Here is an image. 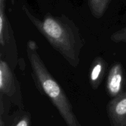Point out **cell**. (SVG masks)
Returning <instances> with one entry per match:
<instances>
[{
  "label": "cell",
  "mask_w": 126,
  "mask_h": 126,
  "mask_svg": "<svg viewBox=\"0 0 126 126\" xmlns=\"http://www.w3.org/2000/svg\"><path fill=\"white\" fill-rule=\"evenodd\" d=\"M11 102L7 97L0 94V126H9L12 119L10 114Z\"/></svg>",
  "instance_id": "ba28073f"
},
{
  "label": "cell",
  "mask_w": 126,
  "mask_h": 126,
  "mask_svg": "<svg viewBox=\"0 0 126 126\" xmlns=\"http://www.w3.org/2000/svg\"><path fill=\"white\" fill-rule=\"evenodd\" d=\"M23 11L49 44L73 67L79 64V55L84 43L79 28L65 16L46 15L40 20L34 16L25 6Z\"/></svg>",
  "instance_id": "6da1fadb"
},
{
  "label": "cell",
  "mask_w": 126,
  "mask_h": 126,
  "mask_svg": "<svg viewBox=\"0 0 126 126\" xmlns=\"http://www.w3.org/2000/svg\"><path fill=\"white\" fill-rule=\"evenodd\" d=\"M107 111L111 126H126V92L111 99Z\"/></svg>",
  "instance_id": "8992f818"
},
{
  "label": "cell",
  "mask_w": 126,
  "mask_h": 126,
  "mask_svg": "<svg viewBox=\"0 0 126 126\" xmlns=\"http://www.w3.org/2000/svg\"><path fill=\"white\" fill-rule=\"evenodd\" d=\"M5 0H0V59L15 70L18 57L13 30L6 16Z\"/></svg>",
  "instance_id": "3957f363"
},
{
  "label": "cell",
  "mask_w": 126,
  "mask_h": 126,
  "mask_svg": "<svg viewBox=\"0 0 126 126\" xmlns=\"http://www.w3.org/2000/svg\"><path fill=\"white\" fill-rule=\"evenodd\" d=\"M0 94L7 97L18 109L25 110L20 82L13 69L2 59H0Z\"/></svg>",
  "instance_id": "277c9868"
},
{
  "label": "cell",
  "mask_w": 126,
  "mask_h": 126,
  "mask_svg": "<svg viewBox=\"0 0 126 126\" xmlns=\"http://www.w3.org/2000/svg\"><path fill=\"white\" fill-rule=\"evenodd\" d=\"M112 0H88V4L92 16L97 18L103 17Z\"/></svg>",
  "instance_id": "9c48e42d"
},
{
  "label": "cell",
  "mask_w": 126,
  "mask_h": 126,
  "mask_svg": "<svg viewBox=\"0 0 126 126\" xmlns=\"http://www.w3.org/2000/svg\"><path fill=\"white\" fill-rule=\"evenodd\" d=\"M125 75L123 65L121 63L115 62L110 68L106 82V91L111 99L116 98L124 92Z\"/></svg>",
  "instance_id": "5b68a950"
},
{
  "label": "cell",
  "mask_w": 126,
  "mask_h": 126,
  "mask_svg": "<svg viewBox=\"0 0 126 126\" xmlns=\"http://www.w3.org/2000/svg\"><path fill=\"white\" fill-rule=\"evenodd\" d=\"M31 114L25 110L18 109L12 114V119L9 126H30Z\"/></svg>",
  "instance_id": "30bf717a"
},
{
  "label": "cell",
  "mask_w": 126,
  "mask_h": 126,
  "mask_svg": "<svg viewBox=\"0 0 126 126\" xmlns=\"http://www.w3.org/2000/svg\"><path fill=\"white\" fill-rule=\"evenodd\" d=\"M107 62L102 57H97L92 62L89 73V82L94 90L100 87L107 70Z\"/></svg>",
  "instance_id": "52a82bcc"
},
{
  "label": "cell",
  "mask_w": 126,
  "mask_h": 126,
  "mask_svg": "<svg viewBox=\"0 0 126 126\" xmlns=\"http://www.w3.org/2000/svg\"><path fill=\"white\" fill-rule=\"evenodd\" d=\"M35 41H28L27 52L34 84L41 94L49 97L68 126H82L63 89L48 71L38 52Z\"/></svg>",
  "instance_id": "7a4b0ae2"
}]
</instances>
